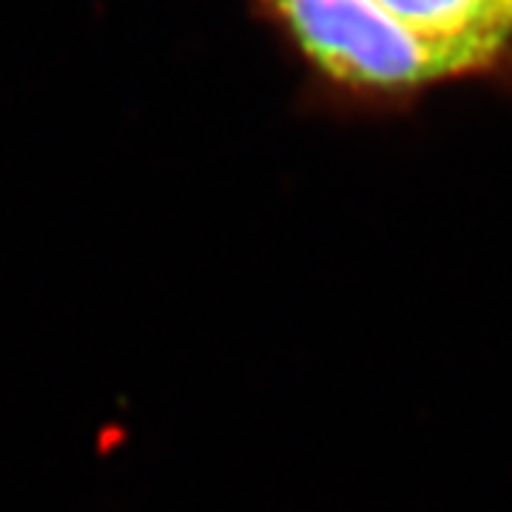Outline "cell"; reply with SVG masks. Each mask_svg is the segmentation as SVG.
<instances>
[{"label": "cell", "mask_w": 512, "mask_h": 512, "mask_svg": "<svg viewBox=\"0 0 512 512\" xmlns=\"http://www.w3.org/2000/svg\"><path fill=\"white\" fill-rule=\"evenodd\" d=\"M302 52L356 89H416L493 63L470 46L433 40L379 0H271Z\"/></svg>", "instance_id": "obj_1"}, {"label": "cell", "mask_w": 512, "mask_h": 512, "mask_svg": "<svg viewBox=\"0 0 512 512\" xmlns=\"http://www.w3.org/2000/svg\"><path fill=\"white\" fill-rule=\"evenodd\" d=\"M390 15L433 40L498 57L512 37V0H379Z\"/></svg>", "instance_id": "obj_2"}]
</instances>
